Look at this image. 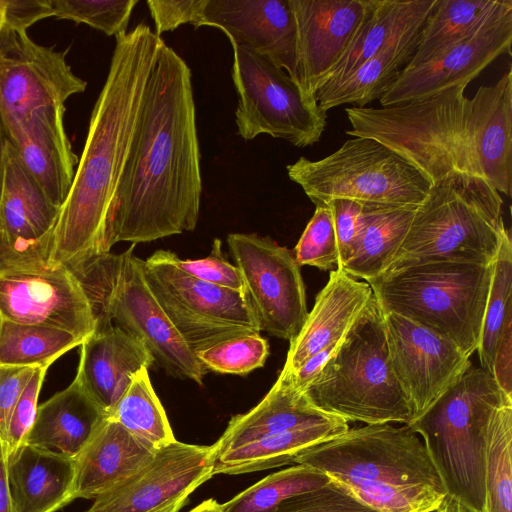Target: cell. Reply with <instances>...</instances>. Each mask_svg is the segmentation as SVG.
<instances>
[{
  "label": "cell",
  "mask_w": 512,
  "mask_h": 512,
  "mask_svg": "<svg viewBox=\"0 0 512 512\" xmlns=\"http://www.w3.org/2000/svg\"><path fill=\"white\" fill-rule=\"evenodd\" d=\"M0 49V111L3 119L35 109L65 105L85 91L87 83L75 75L66 53L35 43L26 31L6 27Z\"/></svg>",
  "instance_id": "cell-17"
},
{
  "label": "cell",
  "mask_w": 512,
  "mask_h": 512,
  "mask_svg": "<svg viewBox=\"0 0 512 512\" xmlns=\"http://www.w3.org/2000/svg\"><path fill=\"white\" fill-rule=\"evenodd\" d=\"M383 315L390 365L409 399L414 420L472 363L452 341L395 313Z\"/></svg>",
  "instance_id": "cell-16"
},
{
  "label": "cell",
  "mask_w": 512,
  "mask_h": 512,
  "mask_svg": "<svg viewBox=\"0 0 512 512\" xmlns=\"http://www.w3.org/2000/svg\"><path fill=\"white\" fill-rule=\"evenodd\" d=\"M108 418L156 449L176 440L146 367L132 376Z\"/></svg>",
  "instance_id": "cell-35"
},
{
  "label": "cell",
  "mask_w": 512,
  "mask_h": 512,
  "mask_svg": "<svg viewBox=\"0 0 512 512\" xmlns=\"http://www.w3.org/2000/svg\"><path fill=\"white\" fill-rule=\"evenodd\" d=\"M51 365L37 367L29 382L21 392L12 411L5 441L7 460L13 458L26 443L28 433L35 421L38 398L46 373Z\"/></svg>",
  "instance_id": "cell-44"
},
{
  "label": "cell",
  "mask_w": 512,
  "mask_h": 512,
  "mask_svg": "<svg viewBox=\"0 0 512 512\" xmlns=\"http://www.w3.org/2000/svg\"><path fill=\"white\" fill-rule=\"evenodd\" d=\"M84 341L60 329L3 320L0 331V364L40 367Z\"/></svg>",
  "instance_id": "cell-36"
},
{
  "label": "cell",
  "mask_w": 512,
  "mask_h": 512,
  "mask_svg": "<svg viewBox=\"0 0 512 512\" xmlns=\"http://www.w3.org/2000/svg\"><path fill=\"white\" fill-rule=\"evenodd\" d=\"M297 31V76L316 98L366 12L368 0H289Z\"/></svg>",
  "instance_id": "cell-21"
},
{
  "label": "cell",
  "mask_w": 512,
  "mask_h": 512,
  "mask_svg": "<svg viewBox=\"0 0 512 512\" xmlns=\"http://www.w3.org/2000/svg\"><path fill=\"white\" fill-rule=\"evenodd\" d=\"M379 512H434L447 496L423 441L408 425L367 424L300 452Z\"/></svg>",
  "instance_id": "cell-3"
},
{
  "label": "cell",
  "mask_w": 512,
  "mask_h": 512,
  "mask_svg": "<svg viewBox=\"0 0 512 512\" xmlns=\"http://www.w3.org/2000/svg\"><path fill=\"white\" fill-rule=\"evenodd\" d=\"M221 247V241L215 239L209 256L205 258L180 259L171 251H168V256L175 266L194 278L220 287L245 292L240 270L223 257Z\"/></svg>",
  "instance_id": "cell-45"
},
{
  "label": "cell",
  "mask_w": 512,
  "mask_h": 512,
  "mask_svg": "<svg viewBox=\"0 0 512 512\" xmlns=\"http://www.w3.org/2000/svg\"><path fill=\"white\" fill-rule=\"evenodd\" d=\"M189 512H223L221 504L215 499H207L191 509Z\"/></svg>",
  "instance_id": "cell-54"
},
{
  "label": "cell",
  "mask_w": 512,
  "mask_h": 512,
  "mask_svg": "<svg viewBox=\"0 0 512 512\" xmlns=\"http://www.w3.org/2000/svg\"><path fill=\"white\" fill-rule=\"evenodd\" d=\"M437 3L438 0H368L356 33L319 90L341 83L395 39L422 26Z\"/></svg>",
  "instance_id": "cell-27"
},
{
  "label": "cell",
  "mask_w": 512,
  "mask_h": 512,
  "mask_svg": "<svg viewBox=\"0 0 512 512\" xmlns=\"http://www.w3.org/2000/svg\"><path fill=\"white\" fill-rule=\"evenodd\" d=\"M65 105L45 106L4 119L8 140L49 201L61 208L79 159L64 127Z\"/></svg>",
  "instance_id": "cell-22"
},
{
  "label": "cell",
  "mask_w": 512,
  "mask_h": 512,
  "mask_svg": "<svg viewBox=\"0 0 512 512\" xmlns=\"http://www.w3.org/2000/svg\"><path fill=\"white\" fill-rule=\"evenodd\" d=\"M372 296V289L367 282L351 277L341 268L332 270L328 282L317 294L301 330L290 341L279 376L294 374L314 354L339 343Z\"/></svg>",
  "instance_id": "cell-23"
},
{
  "label": "cell",
  "mask_w": 512,
  "mask_h": 512,
  "mask_svg": "<svg viewBox=\"0 0 512 512\" xmlns=\"http://www.w3.org/2000/svg\"><path fill=\"white\" fill-rule=\"evenodd\" d=\"M286 169L315 206L347 199L367 206L418 207L431 187L406 160L365 137H351L318 160L300 157Z\"/></svg>",
  "instance_id": "cell-10"
},
{
  "label": "cell",
  "mask_w": 512,
  "mask_h": 512,
  "mask_svg": "<svg viewBox=\"0 0 512 512\" xmlns=\"http://www.w3.org/2000/svg\"><path fill=\"white\" fill-rule=\"evenodd\" d=\"M434 512H467L456 500L446 496Z\"/></svg>",
  "instance_id": "cell-53"
},
{
  "label": "cell",
  "mask_w": 512,
  "mask_h": 512,
  "mask_svg": "<svg viewBox=\"0 0 512 512\" xmlns=\"http://www.w3.org/2000/svg\"><path fill=\"white\" fill-rule=\"evenodd\" d=\"M187 498L179 499L169 505H166L154 512H178L185 504Z\"/></svg>",
  "instance_id": "cell-55"
},
{
  "label": "cell",
  "mask_w": 512,
  "mask_h": 512,
  "mask_svg": "<svg viewBox=\"0 0 512 512\" xmlns=\"http://www.w3.org/2000/svg\"><path fill=\"white\" fill-rule=\"evenodd\" d=\"M134 247L68 267L90 302L96 328L115 322L142 342L168 374L202 385L207 370L154 297L145 279L144 260L134 255Z\"/></svg>",
  "instance_id": "cell-9"
},
{
  "label": "cell",
  "mask_w": 512,
  "mask_h": 512,
  "mask_svg": "<svg viewBox=\"0 0 512 512\" xmlns=\"http://www.w3.org/2000/svg\"><path fill=\"white\" fill-rule=\"evenodd\" d=\"M325 473L303 464L270 474L228 502L223 512H274L291 498L320 488L329 482Z\"/></svg>",
  "instance_id": "cell-37"
},
{
  "label": "cell",
  "mask_w": 512,
  "mask_h": 512,
  "mask_svg": "<svg viewBox=\"0 0 512 512\" xmlns=\"http://www.w3.org/2000/svg\"><path fill=\"white\" fill-rule=\"evenodd\" d=\"M7 142H8L7 131H6L3 115L0 111V195H1V188H2L3 166H4V157H5V150H6Z\"/></svg>",
  "instance_id": "cell-52"
},
{
  "label": "cell",
  "mask_w": 512,
  "mask_h": 512,
  "mask_svg": "<svg viewBox=\"0 0 512 512\" xmlns=\"http://www.w3.org/2000/svg\"><path fill=\"white\" fill-rule=\"evenodd\" d=\"M157 449L107 418L74 459L72 499H95L112 490L154 457Z\"/></svg>",
  "instance_id": "cell-25"
},
{
  "label": "cell",
  "mask_w": 512,
  "mask_h": 512,
  "mask_svg": "<svg viewBox=\"0 0 512 512\" xmlns=\"http://www.w3.org/2000/svg\"><path fill=\"white\" fill-rule=\"evenodd\" d=\"M502 205L485 178L461 175L431 186L385 272L433 261L492 264L506 228Z\"/></svg>",
  "instance_id": "cell-8"
},
{
  "label": "cell",
  "mask_w": 512,
  "mask_h": 512,
  "mask_svg": "<svg viewBox=\"0 0 512 512\" xmlns=\"http://www.w3.org/2000/svg\"><path fill=\"white\" fill-rule=\"evenodd\" d=\"M162 40L145 24L116 37L108 75L55 225L49 266L71 267L100 254Z\"/></svg>",
  "instance_id": "cell-2"
},
{
  "label": "cell",
  "mask_w": 512,
  "mask_h": 512,
  "mask_svg": "<svg viewBox=\"0 0 512 512\" xmlns=\"http://www.w3.org/2000/svg\"><path fill=\"white\" fill-rule=\"evenodd\" d=\"M144 275L162 310L195 355L224 340L260 333L244 291L186 274L171 262L167 250H157L144 261Z\"/></svg>",
  "instance_id": "cell-12"
},
{
  "label": "cell",
  "mask_w": 512,
  "mask_h": 512,
  "mask_svg": "<svg viewBox=\"0 0 512 512\" xmlns=\"http://www.w3.org/2000/svg\"><path fill=\"white\" fill-rule=\"evenodd\" d=\"M80 347L76 376L108 418L132 376L154 359L142 342L114 324L97 327Z\"/></svg>",
  "instance_id": "cell-24"
},
{
  "label": "cell",
  "mask_w": 512,
  "mask_h": 512,
  "mask_svg": "<svg viewBox=\"0 0 512 512\" xmlns=\"http://www.w3.org/2000/svg\"><path fill=\"white\" fill-rule=\"evenodd\" d=\"M512 10V0H438L406 69L432 61Z\"/></svg>",
  "instance_id": "cell-32"
},
{
  "label": "cell",
  "mask_w": 512,
  "mask_h": 512,
  "mask_svg": "<svg viewBox=\"0 0 512 512\" xmlns=\"http://www.w3.org/2000/svg\"><path fill=\"white\" fill-rule=\"evenodd\" d=\"M4 320L67 331L85 341L96 329L90 302L65 265L0 272Z\"/></svg>",
  "instance_id": "cell-14"
},
{
  "label": "cell",
  "mask_w": 512,
  "mask_h": 512,
  "mask_svg": "<svg viewBox=\"0 0 512 512\" xmlns=\"http://www.w3.org/2000/svg\"><path fill=\"white\" fill-rule=\"evenodd\" d=\"M75 460L24 444L8 461L13 512H56L72 499Z\"/></svg>",
  "instance_id": "cell-29"
},
{
  "label": "cell",
  "mask_w": 512,
  "mask_h": 512,
  "mask_svg": "<svg viewBox=\"0 0 512 512\" xmlns=\"http://www.w3.org/2000/svg\"><path fill=\"white\" fill-rule=\"evenodd\" d=\"M52 16L51 0H0V22L13 31H26L37 21Z\"/></svg>",
  "instance_id": "cell-49"
},
{
  "label": "cell",
  "mask_w": 512,
  "mask_h": 512,
  "mask_svg": "<svg viewBox=\"0 0 512 512\" xmlns=\"http://www.w3.org/2000/svg\"><path fill=\"white\" fill-rule=\"evenodd\" d=\"M0 512H13L9 475L8 460L5 447L0 438Z\"/></svg>",
  "instance_id": "cell-51"
},
{
  "label": "cell",
  "mask_w": 512,
  "mask_h": 512,
  "mask_svg": "<svg viewBox=\"0 0 512 512\" xmlns=\"http://www.w3.org/2000/svg\"><path fill=\"white\" fill-rule=\"evenodd\" d=\"M268 355L269 344L260 333L233 337L196 353L206 370L234 375H246L262 367Z\"/></svg>",
  "instance_id": "cell-40"
},
{
  "label": "cell",
  "mask_w": 512,
  "mask_h": 512,
  "mask_svg": "<svg viewBox=\"0 0 512 512\" xmlns=\"http://www.w3.org/2000/svg\"><path fill=\"white\" fill-rule=\"evenodd\" d=\"M146 3L155 23V34L161 37L162 33L184 24L198 28L206 0H148Z\"/></svg>",
  "instance_id": "cell-47"
},
{
  "label": "cell",
  "mask_w": 512,
  "mask_h": 512,
  "mask_svg": "<svg viewBox=\"0 0 512 512\" xmlns=\"http://www.w3.org/2000/svg\"><path fill=\"white\" fill-rule=\"evenodd\" d=\"M227 243L260 332L290 342L308 315L305 285L294 253L254 233H230Z\"/></svg>",
  "instance_id": "cell-13"
},
{
  "label": "cell",
  "mask_w": 512,
  "mask_h": 512,
  "mask_svg": "<svg viewBox=\"0 0 512 512\" xmlns=\"http://www.w3.org/2000/svg\"><path fill=\"white\" fill-rule=\"evenodd\" d=\"M417 207L364 205V230L355 254L341 267L365 282L382 275L402 244Z\"/></svg>",
  "instance_id": "cell-34"
},
{
  "label": "cell",
  "mask_w": 512,
  "mask_h": 512,
  "mask_svg": "<svg viewBox=\"0 0 512 512\" xmlns=\"http://www.w3.org/2000/svg\"><path fill=\"white\" fill-rule=\"evenodd\" d=\"M137 0H51L53 17L87 24L108 36L126 33Z\"/></svg>",
  "instance_id": "cell-41"
},
{
  "label": "cell",
  "mask_w": 512,
  "mask_h": 512,
  "mask_svg": "<svg viewBox=\"0 0 512 512\" xmlns=\"http://www.w3.org/2000/svg\"><path fill=\"white\" fill-rule=\"evenodd\" d=\"M231 76L238 94L237 133L244 140L267 134L303 148L317 143L327 112L270 59L232 45Z\"/></svg>",
  "instance_id": "cell-11"
},
{
  "label": "cell",
  "mask_w": 512,
  "mask_h": 512,
  "mask_svg": "<svg viewBox=\"0 0 512 512\" xmlns=\"http://www.w3.org/2000/svg\"><path fill=\"white\" fill-rule=\"evenodd\" d=\"M511 44L512 10L440 57L404 70L380 97V104L390 107L420 102L450 88L467 86L497 58L510 56Z\"/></svg>",
  "instance_id": "cell-19"
},
{
  "label": "cell",
  "mask_w": 512,
  "mask_h": 512,
  "mask_svg": "<svg viewBox=\"0 0 512 512\" xmlns=\"http://www.w3.org/2000/svg\"><path fill=\"white\" fill-rule=\"evenodd\" d=\"M466 87L405 105L348 107L350 128L345 133L380 142L415 167L431 186L461 175L485 178L475 152Z\"/></svg>",
  "instance_id": "cell-4"
},
{
  "label": "cell",
  "mask_w": 512,
  "mask_h": 512,
  "mask_svg": "<svg viewBox=\"0 0 512 512\" xmlns=\"http://www.w3.org/2000/svg\"><path fill=\"white\" fill-rule=\"evenodd\" d=\"M106 419L75 376L65 389L38 406L25 444L75 459Z\"/></svg>",
  "instance_id": "cell-28"
},
{
  "label": "cell",
  "mask_w": 512,
  "mask_h": 512,
  "mask_svg": "<svg viewBox=\"0 0 512 512\" xmlns=\"http://www.w3.org/2000/svg\"><path fill=\"white\" fill-rule=\"evenodd\" d=\"M499 387L512 396V320H509L499 337L492 374Z\"/></svg>",
  "instance_id": "cell-50"
},
{
  "label": "cell",
  "mask_w": 512,
  "mask_h": 512,
  "mask_svg": "<svg viewBox=\"0 0 512 512\" xmlns=\"http://www.w3.org/2000/svg\"><path fill=\"white\" fill-rule=\"evenodd\" d=\"M294 256L299 266L309 265L321 270L337 268L338 245L329 204L316 205L294 248Z\"/></svg>",
  "instance_id": "cell-42"
},
{
  "label": "cell",
  "mask_w": 512,
  "mask_h": 512,
  "mask_svg": "<svg viewBox=\"0 0 512 512\" xmlns=\"http://www.w3.org/2000/svg\"><path fill=\"white\" fill-rule=\"evenodd\" d=\"M4 35H5V28H4L3 24L0 22V49H1V46L3 43Z\"/></svg>",
  "instance_id": "cell-56"
},
{
  "label": "cell",
  "mask_w": 512,
  "mask_h": 512,
  "mask_svg": "<svg viewBox=\"0 0 512 512\" xmlns=\"http://www.w3.org/2000/svg\"><path fill=\"white\" fill-rule=\"evenodd\" d=\"M470 100L474 145L483 176L499 193L512 191V70Z\"/></svg>",
  "instance_id": "cell-26"
},
{
  "label": "cell",
  "mask_w": 512,
  "mask_h": 512,
  "mask_svg": "<svg viewBox=\"0 0 512 512\" xmlns=\"http://www.w3.org/2000/svg\"><path fill=\"white\" fill-rule=\"evenodd\" d=\"M424 24L398 37L368 59L341 83L319 90L316 99L322 110L344 104L365 107L396 81L410 63Z\"/></svg>",
  "instance_id": "cell-33"
},
{
  "label": "cell",
  "mask_w": 512,
  "mask_h": 512,
  "mask_svg": "<svg viewBox=\"0 0 512 512\" xmlns=\"http://www.w3.org/2000/svg\"><path fill=\"white\" fill-rule=\"evenodd\" d=\"M201 194L191 70L162 40L100 254L193 231Z\"/></svg>",
  "instance_id": "cell-1"
},
{
  "label": "cell",
  "mask_w": 512,
  "mask_h": 512,
  "mask_svg": "<svg viewBox=\"0 0 512 512\" xmlns=\"http://www.w3.org/2000/svg\"><path fill=\"white\" fill-rule=\"evenodd\" d=\"M512 402L494 377L471 365L408 424L423 438L447 492L467 512H486L485 454L496 411Z\"/></svg>",
  "instance_id": "cell-5"
},
{
  "label": "cell",
  "mask_w": 512,
  "mask_h": 512,
  "mask_svg": "<svg viewBox=\"0 0 512 512\" xmlns=\"http://www.w3.org/2000/svg\"><path fill=\"white\" fill-rule=\"evenodd\" d=\"M274 512H379L359 500L349 489L331 480L328 484L299 494Z\"/></svg>",
  "instance_id": "cell-43"
},
{
  "label": "cell",
  "mask_w": 512,
  "mask_h": 512,
  "mask_svg": "<svg viewBox=\"0 0 512 512\" xmlns=\"http://www.w3.org/2000/svg\"><path fill=\"white\" fill-rule=\"evenodd\" d=\"M512 402L494 414L485 454L486 512H512Z\"/></svg>",
  "instance_id": "cell-39"
},
{
  "label": "cell",
  "mask_w": 512,
  "mask_h": 512,
  "mask_svg": "<svg viewBox=\"0 0 512 512\" xmlns=\"http://www.w3.org/2000/svg\"><path fill=\"white\" fill-rule=\"evenodd\" d=\"M329 204L338 245V266H343L356 252L364 230V205L347 199Z\"/></svg>",
  "instance_id": "cell-46"
},
{
  "label": "cell",
  "mask_w": 512,
  "mask_h": 512,
  "mask_svg": "<svg viewBox=\"0 0 512 512\" xmlns=\"http://www.w3.org/2000/svg\"><path fill=\"white\" fill-rule=\"evenodd\" d=\"M215 445L177 440L157 449L130 478L98 496L86 512H154L187 498L214 475Z\"/></svg>",
  "instance_id": "cell-18"
},
{
  "label": "cell",
  "mask_w": 512,
  "mask_h": 512,
  "mask_svg": "<svg viewBox=\"0 0 512 512\" xmlns=\"http://www.w3.org/2000/svg\"><path fill=\"white\" fill-rule=\"evenodd\" d=\"M493 263L433 261L366 282L383 313L417 323L470 357L479 346Z\"/></svg>",
  "instance_id": "cell-7"
},
{
  "label": "cell",
  "mask_w": 512,
  "mask_h": 512,
  "mask_svg": "<svg viewBox=\"0 0 512 512\" xmlns=\"http://www.w3.org/2000/svg\"><path fill=\"white\" fill-rule=\"evenodd\" d=\"M59 212L8 140L0 195V272L49 265Z\"/></svg>",
  "instance_id": "cell-15"
},
{
  "label": "cell",
  "mask_w": 512,
  "mask_h": 512,
  "mask_svg": "<svg viewBox=\"0 0 512 512\" xmlns=\"http://www.w3.org/2000/svg\"><path fill=\"white\" fill-rule=\"evenodd\" d=\"M341 418L263 436L216 454L215 474H243L294 463L303 450L348 430Z\"/></svg>",
  "instance_id": "cell-31"
},
{
  "label": "cell",
  "mask_w": 512,
  "mask_h": 512,
  "mask_svg": "<svg viewBox=\"0 0 512 512\" xmlns=\"http://www.w3.org/2000/svg\"><path fill=\"white\" fill-rule=\"evenodd\" d=\"M335 417L316 409L303 392L278 377L265 397L251 410L231 418L214 443L216 454L266 435L331 421Z\"/></svg>",
  "instance_id": "cell-30"
},
{
  "label": "cell",
  "mask_w": 512,
  "mask_h": 512,
  "mask_svg": "<svg viewBox=\"0 0 512 512\" xmlns=\"http://www.w3.org/2000/svg\"><path fill=\"white\" fill-rule=\"evenodd\" d=\"M509 320H512V242L510 232L505 228L493 263L491 286L477 348L481 368L490 374L499 337Z\"/></svg>",
  "instance_id": "cell-38"
},
{
  "label": "cell",
  "mask_w": 512,
  "mask_h": 512,
  "mask_svg": "<svg viewBox=\"0 0 512 512\" xmlns=\"http://www.w3.org/2000/svg\"><path fill=\"white\" fill-rule=\"evenodd\" d=\"M202 26L220 29L231 45L270 59L298 83L297 31L289 0H206Z\"/></svg>",
  "instance_id": "cell-20"
},
{
  "label": "cell",
  "mask_w": 512,
  "mask_h": 512,
  "mask_svg": "<svg viewBox=\"0 0 512 512\" xmlns=\"http://www.w3.org/2000/svg\"><path fill=\"white\" fill-rule=\"evenodd\" d=\"M303 394L316 409L347 422L413 420L390 365L384 315L374 296Z\"/></svg>",
  "instance_id": "cell-6"
},
{
  "label": "cell",
  "mask_w": 512,
  "mask_h": 512,
  "mask_svg": "<svg viewBox=\"0 0 512 512\" xmlns=\"http://www.w3.org/2000/svg\"><path fill=\"white\" fill-rule=\"evenodd\" d=\"M36 368L0 364V438L3 443L12 411Z\"/></svg>",
  "instance_id": "cell-48"
},
{
  "label": "cell",
  "mask_w": 512,
  "mask_h": 512,
  "mask_svg": "<svg viewBox=\"0 0 512 512\" xmlns=\"http://www.w3.org/2000/svg\"><path fill=\"white\" fill-rule=\"evenodd\" d=\"M3 320H4V319H3V317H2V315H1V313H0V331H1V327H2Z\"/></svg>",
  "instance_id": "cell-57"
}]
</instances>
